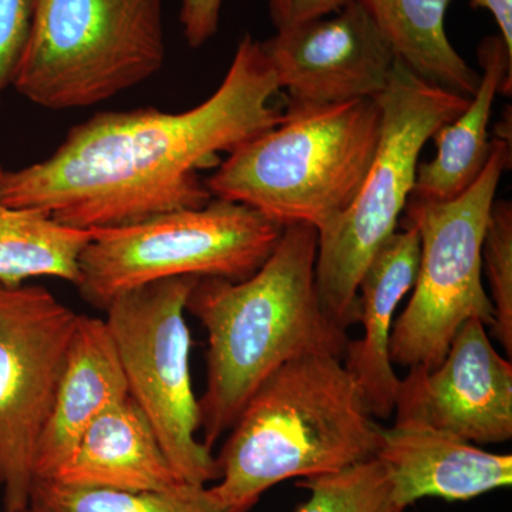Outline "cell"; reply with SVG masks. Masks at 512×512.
Segmentation results:
<instances>
[{
  "label": "cell",
  "instance_id": "obj_1",
  "mask_svg": "<svg viewBox=\"0 0 512 512\" xmlns=\"http://www.w3.org/2000/svg\"><path fill=\"white\" fill-rule=\"evenodd\" d=\"M261 42L242 37L224 80L194 109L103 111L70 128L45 160L6 170L2 198L69 227H123L212 200L200 171L284 117Z\"/></svg>",
  "mask_w": 512,
  "mask_h": 512
},
{
  "label": "cell",
  "instance_id": "obj_2",
  "mask_svg": "<svg viewBox=\"0 0 512 512\" xmlns=\"http://www.w3.org/2000/svg\"><path fill=\"white\" fill-rule=\"evenodd\" d=\"M318 229L286 225L254 275L234 282L198 278L187 312L207 330V384L200 407L208 448L234 426L259 384L298 357H342L348 332L323 312L316 291Z\"/></svg>",
  "mask_w": 512,
  "mask_h": 512
},
{
  "label": "cell",
  "instance_id": "obj_3",
  "mask_svg": "<svg viewBox=\"0 0 512 512\" xmlns=\"http://www.w3.org/2000/svg\"><path fill=\"white\" fill-rule=\"evenodd\" d=\"M217 457L208 487L228 512H249L289 478L339 473L376 458L382 427L342 357H298L249 397Z\"/></svg>",
  "mask_w": 512,
  "mask_h": 512
},
{
  "label": "cell",
  "instance_id": "obj_4",
  "mask_svg": "<svg viewBox=\"0 0 512 512\" xmlns=\"http://www.w3.org/2000/svg\"><path fill=\"white\" fill-rule=\"evenodd\" d=\"M382 136L375 99L289 101L278 126L235 148L208 180L212 198L248 205L281 227L319 231L349 210Z\"/></svg>",
  "mask_w": 512,
  "mask_h": 512
},
{
  "label": "cell",
  "instance_id": "obj_5",
  "mask_svg": "<svg viewBox=\"0 0 512 512\" xmlns=\"http://www.w3.org/2000/svg\"><path fill=\"white\" fill-rule=\"evenodd\" d=\"M375 100L382 111V136L372 167L349 210L318 232L315 282L320 306L345 332L359 322L360 278L396 232L424 144L470 103V97L427 82L400 59Z\"/></svg>",
  "mask_w": 512,
  "mask_h": 512
},
{
  "label": "cell",
  "instance_id": "obj_6",
  "mask_svg": "<svg viewBox=\"0 0 512 512\" xmlns=\"http://www.w3.org/2000/svg\"><path fill=\"white\" fill-rule=\"evenodd\" d=\"M29 2L12 89L42 109L96 106L164 67V0Z\"/></svg>",
  "mask_w": 512,
  "mask_h": 512
},
{
  "label": "cell",
  "instance_id": "obj_7",
  "mask_svg": "<svg viewBox=\"0 0 512 512\" xmlns=\"http://www.w3.org/2000/svg\"><path fill=\"white\" fill-rule=\"evenodd\" d=\"M282 231L254 208L221 198L136 224L93 229L74 286L84 302L104 311L117 296L165 279L244 281L265 264Z\"/></svg>",
  "mask_w": 512,
  "mask_h": 512
},
{
  "label": "cell",
  "instance_id": "obj_8",
  "mask_svg": "<svg viewBox=\"0 0 512 512\" xmlns=\"http://www.w3.org/2000/svg\"><path fill=\"white\" fill-rule=\"evenodd\" d=\"M510 165L511 141L493 138L483 173L460 197L407 201L404 225L419 232L420 259L412 299L393 325V365L434 369L464 322H493V305L483 285L481 244L501 175Z\"/></svg>",
  "mask_w": 512,
  "mask_h": 512
},
{
  "label": "cell",
  "instance_id": "obj_9",
  "mask_svg": "<svg viewBox=\"0 0 512 512\" xmlns=\"http://www.w3.org/2000/svg\"><path fill=\"white\" fill-rule=\"evenodd\" d=\"M198 278L165 279L117 296L104 309L130 399L150 421L185 483L220 478L217 458L197 439L200 407L192 389L191 333L185 312Z\"/></svg>",
  "mask_w": 512,
  "mask_h": 512
},
{
  "label": "cell",
  "instance_id": "obj_10",
  "mask_svg": "<svg viewBox=\"0 0 512 512\" xmlns=\"http://www.w3.org/2000/svg\"><path fill=\"white\" fill-rule=\"evenodd\" d=\"M79 313L45 286L0 282V488L5 512L30 507L35 457Z\"/></svg>",
  "mask_w": 512,
  "mask_h": 512
},
{
  "label": "cell",
  "instance_id": "obj_11",
  "mask_svg": "<svg viewBox=\"0 0 512 512\" xmlns=\"http://www.w3.org/2000/svg\"><path fill=\"white\" fill-rule=\"evenodd\" d=\"M291 101L339 104L376 99L399 59L389 37L357 0L338 12L279 30L261 42Z\"/></svg>",
  "mask_w": 512,
  "mask_h": 512
},
{
  "label": "cell",
  "instance_id": "obj_12",
  "mask_svg": "<svg viewBox=\"0 0 512 512\" xmlns=\"http://www.w3.org/2000/svg\"><path fill=\"white\" fill-rule=\"evenodd\" d=\"M396 421H416L468 443L512 437V365L494 349L480 319L463 323L443 362L412 367L400 380Z\"/></svg>",
  "mask_w": 512,
  "mask_h": 512
},
{
  "label": "cell",
  "instance_id": "obj_13",
  "mask_svg": "<svg viewBox=\"0 0 512 512\" xmlns=\"http://www.w3.org/2000/svg\"><path fill=\"white\" fill-rule=\"evenodd\" d=\"M376 458L389 474L393 512L426 497L473 500L512 483L511 454L481 450L416 421L382 427Z\"/></svg>",
  "mask_w": 512,
  "mask_h": 512
},
{
  "label": "cell",
  "instance_id": "obj_14",
  "mask_svg": "<svg viewBox=\"0 0 512 512\" xmlns=\"http://www.w3.org/2000/svg\"><path fill=\"white\" fill-rule=\"evenodd\" d=\"M128 397L126 376L106 320L79 315L37 443L35 481L52 477L90 424Z\"/></svg>",
  "mask_w": 512,
  "mask_h": 512
},
{
  "label": "cell",
  "instance_id": "obj_15",
  "mask_svg": "<svg viewBox=\"0 0 512 512\" xmlns=\"http://www.w3.org/2000/svg\"><path fill=\"white\" fill-rule=\"evenodd\" d=\"M420 237L404 225L380 247L357 288L363 336L348 342L343 365L355 377L372 416L386 419L396 406L400 380L390 360L394 313L416 282Z\"/></svg>",
  "mask_w": 512,
  "mask_h": 512
},
{
  "label": "cell",
  "instance_id": "obj_16",
  "mask_svg": "<svg viewBox=\"0 0 512 512\" xmlns=\"http://www.w3.org/2000/svg\"><path fill=\"white\" fill-rule=\"evenodd\" d=\"M47 480L117 491L167 490L183 483L150 421L130 397L94 420Z\"/></svg>",
  "mask_w": 512,
  "mask_h": 512
},
{
  "label": "cell",
  "instance_id": "obj_17",
  "mask_svg": "<svg viewBox=\"0 0 512 512\" xmlns=\"http://www.w3.org/2000/svg\"><path fill=\"white\" fill-rule=\"evenodd\" d=\"M483 67L477 92L467 109L434 134L437 153L429 163L417 165L409 200L444 202L460 197L471 187L490 158L493 140L488 126L495 97L511 94L512 53L500 35L485 37L478 47Z\"/></svg>",
  "mask_w": 512,
  "mask_h": 512
},
{
  "label": "cell",
  "instance_id": "obj_18",
  "mask_svg": "<svg viewBox=\"0 0 512 512\" xmlns=\"http://www.w3.org/2000/svg\"><path fill=\"white\" fill-rule=\"evenodd\" d=\"M389 37L396 55L427 82L471 97L480 74L468 66L446 33L451 0H357Z\"/></svg>",
  "mask_w": 512,
  "mask_h": 512
},
{
  "label": "cell",
  "instance_id": "obj_19",
  "mask_svg": "<svg viewBox=\"0 0 512 512\" xmlns=\"http://www.w3.org/2000/svg\"><path fill=\"white\" fill-rule=\"evenodd\" d=\"M3 173L0 164V282L19 286L55 278L76 285L93 229L69 227L45 212L9 205L2 198Z\"/></svg>",
  "mask_w": 512,
  "mask_h": 512
},
{
  "label": "cell",
  "instance_id": "obj_20",
  "mask_svg": "<svg viewBox=\"0 0 512 512\" xmlns=\"http://www.w3.org/2000/svg\"><path fill=\"white\" fill-rule=\"evenodd\" d=\"M30 507L39 512H228L207 485L185 481L167 490L117 491L36 480Z\"/></svg>",
  "mask_w": 512,
  "mask_h": 512
},
{
  "label": "cell",
  "instance_id": "obj_21",
  "mask_svg": "<svg viewBox=\"0 0 512 512\" xmlns=\"http://www.w3.org/2000/svg\"><path fill=\"white\" fill-rule=\"evenodd\" d=\"M298 485L311 497L296 512H393L389 474L377 458Z\"/></svg>",
  "mask_w": 512,
  "mask_h": 512
},
{
  "label": "cell",
  "instance_id": "obj_22",
  "mask_svg": "<svg viewBox=\"0 0 512 512\" xmlns=\"http://www.w3.org/2000/svg\"><path fill=\"white\" fill-rule=\"evenodd\" d=\"M481 268L490 285L491 333L512 355V205L494 201L481 244Z\"/></svg>",
  "mask_w": 512,
  "mask_h": 512
},
{
  "label": "cell",
  "instance_id": "obj_23",
  "mask_svg": "<svg viewBox=\"0 0 512 512\" xmlns=\"http://www.w3.org/2000/svg\"><path fill=\"white\" fill-rule=\"evenodd\" d=\"M30 22L29 0H0V107L18 67Z\"/></svg>",
  "mask_w": 512,
  "mask_h": 512
},
{
  "label": "cell",
  "instance_id": "obj_24",
  "mask_svg": "<svg viewBox=\"0 0 512 512\" xmlns=\"http://www.w3.org/2000/svg\"><path fill=\"white\" fill-rule=\"evenodd\" d=\"M224 0H183L180 23L188 45L197 49L218 32Z\"/></svg>",
  "mask_w": 512,
  "mask_h": 512
},
{
  "label": "cell",
  "instance_id": "obj_25",
  "mask_svg": "<svg viewBox=\"0 0 512 512\" xmlns=\"http://www.w3.org/2000/svg\"><path fill=\"white\" fill-rule=\"evenodd\" d=\"M349 2L350 0H269V13L279 32L308 20L332 15Z\"/></svg>",
  "mask_w": 512,
  "mask_h": 512
},
{
  "label": "cell",
  "instance_id": "obj_26",
  "mask_svg": "<svg viewBox=\"0 0 512 512\" xmlns=\"http://www.w3.org/2000/svg\"><path fill=\"white\" fill-rule=\"evenodd\" d=\"M471 8L485 9L493 15L500 36L512 53V0H471Z\"/></svg>",
  "mask_w": 512,
  "mask_h": 512
},
{
  "label": "cell",
  "instance_id": "obj_27",
  "mask_svg": "<svg viewBox=\"0 0 512 512\" xmlns=\"http://www.w3.org/2000/svg\"><path fill=\"white\" fill-rule=\"evenodd\" d=\"M22 512H39V511L35 510V508H33V507H29L28 510H25Z\"/></svg>",
  "mask_w": 512,
  "mask_h": 512
}]
</instances>
